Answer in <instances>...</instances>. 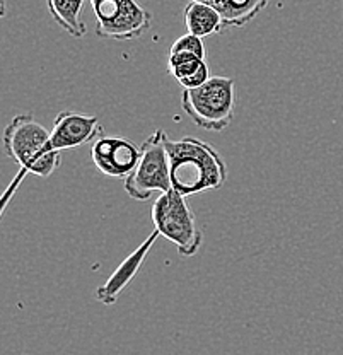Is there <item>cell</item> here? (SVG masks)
<instances>
[{"label":"cell","instance_id":"cell-1","mask_svg":"<svg viewBox=\"0 0 343 355\" xmlns=\"http://www.w3.org/2000/svg\"><path fill=\"white\" fill-rule=\"evenodd\" d=\"M173 190L183 197L220 190L227 181V166L216 147L197 137L168 139Z\"/></svg>","mask_w":343,"mask_h":355},{"label":"cell","instance_id":"cell-2","mask_svg":"<svg viewBox=\"0 0 343 355\" xmlns=\"http://www.w3.org/2000/svg\"><path fill=\"white\" fill-rule=\"evenodd\" d=\"M3 149L21 169L38 178H50L62 164V153L51 144V132L33 114H17L7 123Z\"/></svg>","mask_w":343,"mask_h":355},{"label":"cell","instance_id":"cell-3","mask_svg":"<svg viewBox=\"0 0 343 355\" xmlns=\"http://www.w3.org/2000/svg\"><path fill=\"white\" fill-rule=\"evenodd\" d=\"M182 108L197 127L222 132L236 113V83L231 77L213 76L200 87L184 89Z\"/></svg>","mask_w":343,"mask_h":355},{"label":"cell","instance_id":"cell-4","mask_svg":"<svg viewBox=\"0 0 343 355\" xmlns=\"http://www.w3.org/2000/svg\"><path fill=\"white\" fill-rule=\"evenodd\" d=\"M150 216L159 236L175 244L182 257L190 258L198 253L204 243V231L186 197L171 188L156 198Z\"/></svg>","mask_w":343,"mask_h":355},{"label":"cell","instance_id":"cell-5","mask_svg":"<svg viewBox=\"0 0 343 355\" xmlns=\"http://www.w3.org/2000/svg\"><path fill=\"white\" fill-rule=\"evenodd\" d=\"M168 139L164 130H156L143 140L137 166L125 180V191L130 198L146 202L154 191L166 193L173 188Z\"/></svg>","mask_w":343,"mask_h":355},{"label":"cell","instance_id":"cell-6","mask_svg":"<svg viewBox=\"0 0 343 355\" xmlns=\"http://www.w3.org/2000/svg\"><path fill=\"white\" fill-rule=\"evenodd\" d=\"M96 17V35L109 42L142 38L152 24V12L137 0H89Z\"/></svg>","mask_w":343,"mask_h":355},{"label":"cell","instance_id":"cell-7","mask_svg":"<svg viewBox=\"0 0 343 355\" xmlns=\"http://www.w3.org/2000/svg\"><path fill=\"white\" fill-rule=\"evenodd\" d=\"M140 147L125 137H99L92 142L91 159L96 169L113 180H127L137 166Z\"/></svg>","mask_w":343,"mask_h":355},{"label":"cell","instance_id":"cell-8","mask_svg":"<svg viewBox=\"0 0 343 355\" xmlns=\"http://www.w3.org/2000/svg\"><path fill=\"white\" fill-rule=\"evenodd\" d=\"M99 137H103L99 118L72 110L60 111L55 116L53 127H51V144L58 153L96 142Z\"/></svg>","mask_w":343,"mask_h":355},{"label":"cell","instance_id":"cell-9","mask_svg":"<svg viewBox=\"0 0 343 355\" xmlns=\"http://www.w3.org/2000/svg\"><path fill=\"white\" fill-rule=\"evenodd\" d=\"M157 238H159V232L154 231L146 241L140 244L134 253L128 254V257L118 265V268L112 273V277H109L101 287L96 288L94 292L96 301H99L105 306H112L118 301V295H120L121 292L127 288L128 284L135 279L140 266H142L143 260H146L147 253H149L150 248H152V244L156 243Z\"/></svg>","mask_w":343,"mask_h":355},{"label":"cell","instance_id":"cell-10","mask_svg":"<svg viewBox=\"0 0 343 355\" xmlns=\"http://www.w3.org/2000/svg\"><path fill=\"white\" fill-rule=\"evenodd\" d=\"M190 2H202L213 7L220 14L226 28H243L249 24L254 17L260 16L270 0H190Z\"/></svg>","mask_w":343,"mask_h":355},{"label":"cell","instance_id":"cell-11","mask_svg":"<svg viewBox=\"0 0 343 355\" xmlns=\"http://www.w3.org/2000/svg\"><path fill=\"white\" fill-rule=\"evenodd\" d=\"M168 70L183 89L200 87L210 79L206 60L197 55L169 53Z\"/></svg>","mask_w":343,"mask_h":355},{"label":"cell","instance_id":"cell-12","mask_svg":"<svg viewBox=\"0 0 343 355\" xmlns=\"http://www.w3.org/2000/svg\"><path fill=\"white\" fill-rule=\"evenodd\" d=\"M184 24L188 33L200 38L217 35L224 29V22L220 14L213 7L202 2H188L184 7Z\"/></svg>","mask_w":343,"mask_h":355},{"label":"cell","instance_id":"cell-13","mask_svg":"<svg viewBox=\"0 0 343 355\" xmlns=\"http://www.w3.org/2000/svg\"><path fill=\"white\" fill-rule=\"evenodd\" d=\"M86 0H46L48 10H50L53 21L69 33L72 38H84L87 33L86 24L80 19Z\"/></svg>","mask_w":343,"mask_h":355},{"label":"cell","instance_id":"cell-14","mask_svg":"<svg viewBox=\"0 0 343 355\" xmlns=\"http://www.w3.org/2000/svg\"><path fill=\"white\" fill-rule=\"evenodd\" d=\"M169 53H190V55H197V57L206 60V46H205L204 38L191 35V33H186V35L179 36V38L173 43L171 51H169Z\"/></svg>","mask_w":343,"mask_h":355}]
</instances>
